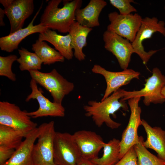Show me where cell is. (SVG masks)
I'll return each instance as SVG.
<instances>
[{"label": "cell", "instance_id": "obj_1", "mask_svg": "<svg viewBox=\"0 0 165 165\" xmlns=\"http://www.w3.org/2000/svg\"><path fill=\"white\" fill-rule=\"evenodd\" d=\"M61 0L49 1L41 15L40 23L48 28L63 33H68L71 25L75 21V12L80 8L81 0L64 1V6L60 8Z\"/></svg>", "mask_w": 165, "mask_h": 165}, {"label": "cell", "instance_id": "obj_2", "mask_svg": "<svg viewBox=\"0 0 165 165\" xmlns=\"http://www.w3.org/2000/svg\"><path fill=\"white\" fill-rule=\"evenodd\" d=\"M124 90L120 88L101 102L93 100L89 101L88 105L83 107L85 116L91 117L98 127L105 123L112 129L118 128L121 124L112 120L110 115H114L121 108L124 111L128 110V106L125 101L120 99L124 96Z\"/></svg>", "mask_w": 165, "mask_h": 165}, {"label": "cell", "instance_id": "obj_3", "mask_svg": "<svg viewBox=\"0 0 165 165\" xmlns=\"http://www.w3.org/2000/svg\"><path fill=\"white\" fill-rule=\"evenodd\" d=\"M28 72L32 79L50 93L54 102L62 104L65 96L74 89L73 83L68 81L55 69L47 73L36 70Z\"/></svg>", "mask_w": 165, "mask_h": 165}, {"label": "cell", "instance_id": "obj_4", "mask_svg": "<svg viewBox=\"0 0 165 165\" xmlns=\"http://www.w3.org/2000/svg\"><path fill=\"white\" fill-rule=\"evenodd\" d=\"M144 87L139 90L127 91L124 90V96L120 100L125 101L130 98L143 97V102L146 106L151 103L162 104L165 99L161 94L162 89L165 86V75H163L160 69L154 68L152 75L145 80Z\"/></svg>", "mask_w": 165, "mask_h": 165}, {"label": "cell", "instance_id": "obj_5", "mask_svg": "<svg viewBox=\"0 0 165 165\" xmlns=\"http://www.w3.org/2000/svg\"><path fill=\"white\" fill-rule=\"evenodd\" d=\"M40 132L32 153L34 165H56L54 160V122L44 123L39 127Z\"/></svg>", "mask_w": 165, "mask_h": 165}, {"label": "cell", "instance_id": "obj_6", "mask_svg": "<svg viewBox=\"0 0 165 165\" xmlns=\"http://www.w3.org/2000/svg\"><path fill=\"white\" fill-rule=\"evenodd\" d=\"M82 157L72 134L56 132L54 160L56 165H78Z\"/></svg>", "mask_w": 165, "mask_h": 165}, {"label": "cell", "instance_id": "obj_7", "mask_svg": "<svg viewBox=\"0 0 165 165\" xmlns=\"http://www.w3.org/2000/svg\"><path fill=\"white\" fill-rule=\"evenodd\" d=\"M28 113L14 104L0 101V124L12 127L27 135L37 125L31 120Z\"/></svg>", "mask_w": 165, "mask_h": 165}, {"label": "cell", "instance_id": "obj_8", "mask_svg": "<svg viewBox=\"0 0 165 165\" xmlns=\"http://www.w3.org/2000/svg\"><path fill=\"white\" fill-rule=\"evenodd\" d=\"M157 32L165 36V23L163 21H159L155 17L142 18L140 28L132 44L134 53L139 56L144 64H147L151 57L158 50L146 52L142 43L146 39L151 38L153 34Z\"/></svg>", "mask_w": 165, "mask_h": 165}, {"label": "cell", "instance_id": "obj_9", "mask_svg": "<svg viewBox=\"0 0 165 165\" xmlns=\"http://www.w3.org/2000/svg\"><path fill=\"white\" fill-rule=\"evenodd\" d=\"M108 18L110 24L107 30L132 43L141 25V16L137 13L122 15L114 11L109 13Z\"/></svg>", "mask_w": 165, "mask_h": 165}, {"label": "cell", "instance_id": "obj_10", "mask_svg": "<svg viewBox=\"0 0 165 165\" xmlns=\"http://www.w3.org/2000/svg\"><path fill=\"white\" fill-rule=\"evenodd\" d=\"M140 97H136L128 100L131 113L128 125L124 130L120 141L119 160L128 150L139 142L138 134V127L141 125V109L138 104Z\"/></svg>", "mask_w": 165, "mask_h": 165}, {"label": "cell", "instance_id": "obj_11", "mask_svg": "<svg viewBox=\"0 0 165 165\" xmlns=\"http://www.w3.org/2000/svg\"><path fill=\"white\" fill-rule=\"evenodd\" d=\"M0 3L10 22L9 34L23 28L25 20L34 11L33 0H0Z\"/></svg>", "mask_w": 165, "mask_h": 165}, {"label": "cell", "instance_id": "obj_12", "mask_svg": "<svg viewBox=\"0 0 165 165\" xmlns=\"http://www.w3.org/2000/svg\"><path fill=\"white\" fill-rule=\"evenodd\" d=\"M104 47L116 58L123 70L127 69L132 54L134 51L132 43L116 34L106 30L103 34Z\"/></svg>", "mask_w": 165, "mask_h": 165}, {"label": "cell", "instance_id": "obj_13", "mask_svg": "<svg viewBox=\"0 0 165 165\" xmlns=\"http://www.w3.org/2000/svg\"><path fill=\"white\" fill-rule=\"evenodd\" d=\"M37 84L31 79L30 83L31 92L27 96L25 101L28 102L31 99H36L38 103L39 107L35 111L28 112V115L33 118L47 116L64 117L65 109L62 104L50 101L43 95L42 91L38 88Z\"/></svg>", "mask_w": 165, "mask_h": 165}, {"label": "cell", "instance_id": "obj_14", "mask_svg": "<svg viewBox=\"0 0 165 165\" xmlns=\"http://www.w3.org/2000/svg\"><path fill=\"white\" fill-rule=\"evenodd\" d=\"M94 73L103 75L106 81V88L101 101L110 96L122 86L129 84L134 79H139L140 73L132 69H127L119 72L108 71L100 65L95 64L92 69Z\"/></svg>", "mask_w": 165, "mask_h": 165}, {"label": "cell", "instance_id": "obj_15", "mask_svg": "<svg viewBox=\"0 0 165 165\" xmlns=\"http://www.w3.org/2000/svg\"><path fill=\"white\" fill-rule=\"evenodd\" d=\"M72 135L82 158L91 160L98 157L105 143L100 135L85 130L77 131Z\"/></svg>", "mask_w": 165, "mask_h": 165}, {"label": "cell", "instance_id": "obj_16", "mask_svg": "<svg viewBox=\"0 0 165 165\" xmlns=\"http://www.w3.org/2000/svg\"><path fill=\"white\" fill-rule=\"evenodd\" d=\"M42 3L27 27L0 38V48L1 50L12 52L18 48L20 43L27 36L34 33H40L48 28L40 23L37 25L33 24L35 20L42 8Z\"/></svg>", "mask_w": 165, "mask_h": 165}, {"label": "cell", "instance_id": "obj_17", "mask_svg": "<svg viewBox=\"0 0 165 165\" xmlns=\"http://www.w3.org/2000/svg\"><path fill=\"white\" fill-rule=\"evenodd\" d=\"M40 132L38 127L28 133L11 157L2 165H34L33 151Z\"/></svg>", "mask_w": 165, "mask_h": 165}, {"label": "cell", "instance_id": "obj_18", "mask_svg": "<svg viewBox=\"0 0 165 165\" xmlns=\"http://www.w3.org/2000/svg\"><path fill=\"white\" fill-rule=\"evenodd\" d=\"M103 0H91L82 9H77L75 12V20L80 24L90 28L100 25L99 15L107 5Z\"/></svg>", "mask_w": 165, "mask_h": 165}, {"label": "cell", "instance_id": "obj_19", "mask_svg": "<svg viewBox=\"0 0 165 165\" xmlns=\"http://www.w3.org/2000/svg\"><path fill=\"white\" fill-rule=\"evenodd\" d=\"M141 125L147 134V139L143 142L146 148L154 150L158 157L165 161V130L160 127H152L145 120L141 119Z\"/></svg>", "mask_w": 165, "mask_h": 165}, {"label": "cell", "instance_id": "obj_20", "mask_svg": "<svg viewBox=\"0 0 165 165\" xmlns=\"http://www.w3.org/2000/svg\"><path fill=\"white\" fill-rule=\"evenodd\" d=\"M38 39L46 41L51 44L65 58L69 60L72 58L74 53L71 37L69 34L63 35L58 34L55 31L48 28L39 34Z\"/></svg>", "mask_w": 165, "mask_h": 165}, {"label": "cell", "instance_id": "obj_21", "mask_svg": "<svg viewBox=\"0 0 165 165\" xmlns=\"http://www.w3.org/2000/svg\"><path fill=\"white\" fill-rule=\"evenodd\" d=\"M92 29L84 26L75 21L71 25L68 34L71 38V44L74 50V56L79 61L85 59L86 55L82 50L87 44L88 35Z\"/></svg>", "mask_w": 165, "mask_h": 165}, {"label": "cell", "instance_id": "obj_22", "mask_svg": "<svg viewBox=\"0 0 165 165\" xmlns=\"http://www.w3.org/2000/svg\"><path fill=\"white\" fill-rule=\"evenodd\" d=\"M32 49L44 65H50L56 62H63L64 61V57L44 41L36 40L32 45Z\"/></svg>", "mask_w": 165, "mask_h": 165}, {"label": "cell", "instance_id": "obj_23", "mask_svg": "<svg viewBox=\"0 0 165 165\" xmlns=\"http://www.w3.org/2000/svg\"><path fill=\"white\" fill-rule=\"evenodd\" d=\"M120 141L114 138L105 143L102 156L91 160L97 165H114L119 160Z\"/></svg>", "mask_w": 165, "mask_h": 165}, {"label": "cell", "instance_id": "obj_24", "mask_svg": "<svg viewBox=\"0 0 165 165\" xmlns=\"http://www.w3.org/2000/svg\"><path fill=\"white\" fill-rule=\"evenodd\" d=\"M27 135L9 127L0 124V145L16 149Z\"/></svg>", "mask_w": 165, "mask_h": 165}, {"label": "cell", "instance_id": "obj_25", "mask_svg": "<svg viewBox=\"0 0 165 165\" xmlns=\"http://www.w3.org/2000/svg\"><path fill=\"white\" fill-rule=\"evenodd\" d=\"M18 52L20 57L16 61L20 64L21 71L39 70L41 69L42 61L35 53L30 52L23 47L19 49Z\"/></svg>", "mask_w": 165, "mask_h": 165}, {"label": "cell", "instance_id": "obj_26", "mask_svg": "<svg viewBox=\"0 0 165 165\" xmlns=\"http://www.w3.org/2000/svg\"><path fill=\"white\" fill-rule=\"evenodd\" d=\"M144 139L139 137V143L134 146L138 165H164L165 161L150 152L143 144Z\"/></svg>", "mask_w": 165, "mask_h": 165}, {"label": "cell", "instance_id": "obj_27", "mask_svg": "<svg viewBox=\"0 0 165 165\" xmlns=\"http://www.w3.org/2000/svg\"><path fill=\"white\" fill-rule=\"evenodd\" d=\"M18 58L14 54L6 57L0 56V75L6 77L13 81H16V75L12 72V67L13 63L16 61Z\"/></svg>", "mask_w": 165, "mask_h": 165}, {"label": "cell", "instance_id": "obj_28", "mask_svg": "<svg viewBox=\"0 0 165 165\" xmlns=\"http://www.w3.org/2000/svg\"><path fill=\"white\" fill-rule=\"evenodd\" d=\"M110 3L119 10V14L129 15L132 12H136L137 10L130 3L134 2L133 0H110Z\"/></svg>", "mask_w": 165, "mask_h": 165}, {"label": "cell", "instance_id": "obj_29", "mask_svg": "<svg viewBox=\"0 0 165 165\" xmlns=\"http://www.w3.org/2000/svg\"><path fill=\"white\" fill-rule=\"evenodd\" d=\"M114 165H138L137 156L134 146Z\"/></svg>", "mask_w": 165, "mask_h": 165}, {"label": "cell", "instance_id": "obj_30", "mask_svg": "<svg viewBox=\"0 0 165 165\" xmlns=\"http://www.w3.org/2000/svg\"><path fill=\"white\" fill-rule=\"evenodd\" d=\"M16 149L0 145V165L4 163L12 156Z\"/></svg>", "mask_w": 165, "mask_h": 165}, {"label": "cell", "instance_id": "obj_31", "mask_svg": "<svg viewBox=\"0 0 165 165\" xmlns=\"http://www.w3.org/2000/svg\"><path fill=\"white\" fill-rule=\"evenodd\" d=\"M78 165H97L91 160L82 158Z\"/></svg>", "mask_w": 165, "mask_h": 165}, {"label": "cell", "instance_id": "obj_32", "mask_svg": "<svg viewBox=\"0 0 165 165\" xmlns=\"http://www.w3.org/2000/svg\"><path fill=\"white\" fill-rule=\"evenodd\" d=\"M5 15L4 9L0 8V26H4L5 25V24L4 21V18Z\"/></svg>", "mask_w": 165, "mask_h": 165}, {"label": "cell", "instance_id": "obj_33", "mask_svg": "<svg viewBox=\"0 0 165 165\" xmlns=\"http://www.w3.org/2000/svg\"><path fill=\"white\" fill-rule=\"evenodd\" d=\"M161 94L163 97L165 99V86H164L162 89Z\"/></svg>", "mask_w": 165, "mask_h": 165}, {"label": "cell", "instance_id": "obj_34", "mask_svg": "<svg viewBox=\"0 0 165 165\" xmlns=\"http://www.w3.org/2000/svg\"><path fill=\"white\" fill-rule=\"evenodd\" d=\"M164 10L165 11V6H164Z\"/></svg>", "mask_w": 165, "mask_h": 165}, {"label": "cell", "instance_id": "obj_35", "mask_svg": "<svg viewBox=\"0 0 165 165\" xmlns=\"http://www.w3.org/2000/svg\"><path fill=\"white\" fill-rule=\"evenodd\" d=\"M164 165H165V164Z\"/></svg>", "mask_w": 165, "mask_h": 165}]
</instances>
